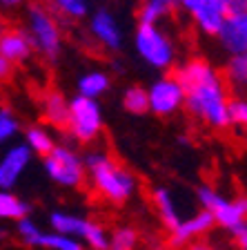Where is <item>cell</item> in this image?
<instances>
[{
  "label": "cell",
  "mask_w": 247,
  "mask_h": 250,
  "mask_svg": "<svg viewBox=\"0 0 247 250\" xmlns=\"http://www.w3.org/2000/svg\"><path fill=\"white\" fill-rule=\"evenodd\" d=\"M31 206L22 199H18L11 190H0V219L2 221H18L27 217Z\"/></svg>",
  "instance_id": "cell-20"
},
{
  "label": "cell",
  "mask_w": 247,
  "mask_h": 250,
  "mask_svg": "<svg viewBox=\"0 0 247 250\" xmlns=\"http://www.w3.org/2000/svg\"><path fill=\"white\" fill-rule=\"evenodd\" d=\"M227 81L232 83V87H238L243 92L247 85V54L241 56H232L227 61Z\"/></svg>",
  "instance_id": "cell-24"
},
{
  "label": "cell",
  "mask_w": 247,
  "mask_h": 250,
  "mask_svg": "<svg viewBox=\"0 0 247 250\" xmlns=\"http://www.w3.org/2000/svg\"><path fill=\"white\" fill-rule=\"evenodd\" d=\"M0 31H5V25H2V18H0Z\"/></svg>",
  "instance_id": "cell-36"
},
{
  "label": "cell",
  "mask_w": 247,
  "mask_h": 250,
  "mask_svg": "<svg viewBox=\"0 0 247 250\" xmlns=\"http://www.w3.org/2000/svg\"><path fill=\"white\" fill-rule=\"evenodd\" d=\"M123 107L129 114H147L150 112V101H147V89L134 85L123 94Z\"/></svg>",
  "instance_id": "cell-23"
},
{
  "label": "cell",
  "mask_w": 247,
  "mask_h": 250,
  "mask_svg": "<svg viewBox=\"0 0 247 250\" xmlns=\"http://www.w3.org/2000/svg\"><path fill=\"white\" fill-rule=\"evenodd\" d=\"M45 172L54 183L62 188H80L85 181V163L67 146H56L45 156Z\"/></svg>",
  "instance_id": "cell-8"
},
{
  "label": "cell",
  "mask_w": 247,
  "mask_h": 250,
  "mask_svg": "<svg viewBox=\"0 0 247 250\" xmlns=\"http://www.w3.org/2000/svg\"><path fill=\"white\" fill-rule=\"evenodd\" d=\"M89 29H92L94 38L103 47H107L109 52H118L120 47H123V29L120 25L116 22L109 11L100 9L92 16V22H89Z\"/></svg>",
  "instance_id": "cell-14"
},
{
  "label": "cell",
  "mask_w": 247,
  "mask_h": 250,
  "mask_svg": "<svg viewBox=\"0 0 247 250\" xmlns=\"http://www.w3.org/2000/svg\"><path fill=\"white\" fill-rule=\"evenodd\" d=\"M36 248H47V250H85V246L78 239L69 237V234L60 232H40L36 241Z\"/></svg>",
  "instance_id": "cell-21"
},
{
  "label": "cell",
  "mask_w": 247,
  "mask_h": 250,
  "mask_svg": "<svg viewBox=\"0 0 247 250\" xmlns=\"http://www.w3.org/2000/svg\"><path fill=\"white\" fill-rule=\"evenodd\" d=\"M154 206H156V210H158L160 221L165 224V228L174 230L176 226L183 221L180 212H178V206H176L174 197H171V192H170V188H165V186L154 188Z\"/></svg>",
  "instance_id": "cell-16"
},
{
  "label": "cell",
  "mask_w": 247,
  "mask_h": 250,
  "mask_svg": "<svg viewBox=\"0 0 247 250\" xmlns=\"http://www.w3.org/2000/svg\"><path fill=\"white\" fill-rule=\"evenodd\" d=\"M25 146L29 147L31 154H40L42 159H45V156L56 147V139H54L52 132L45 130L42 125H31L25 132Z\"/></svg>",
  "instance_id": "cell-19"
},
{
  "label": "cell",
  "mask_w": 247,
  "mask_h": 250,
  "mask_svg": "<svg viewBox=\"0 0 247 250\" xmlns=\"http://www.w3.org/2000/svg\"><path fill=\"white\" fill-rule=\"evenodd\" d=\"M218 41L232 56L247 54V14L225 16L221 29H218Z\"/></svg>",
  "instance_id": "cell-12"
},
{
  "label": "cell",
  "mask_w": 247,
  "mask_h": 250,
  "mask_svg": "<svg viewBox=\"0 0 247 250\" xmlns=\"http://www.w3.org/2000/svg\"><path fill=\"white\" fill-rule=\"evenodd\" d=\"M67 130L80 143L96 141L100 130H103V109H100L98 101L85 99V96H74L69 101Z\"/></svg>",
  "instance_id": "cell-7"
},
{
  "label": "cell",
  "mask_w": 247,
  "mask_h": 250,
  "mask_svg": "<svg viewBox=\"0 0 247 250\" xmlns=\"http://www.w3.org/2000/svg\"><path fill=\"white\" fill-rule=\"evenodd\" d=\"M31 161V152L25 143L11 146L0 159V190H11L22 177Z\"/></svg>",
  "instance_id": "cell-11"
},
{
  "label": "cell",
  "mask_w": 247,
  "mask_h": 250,
  "mask_svg": "<svg viewBox=\"0 0 247 250\" xmlns=\"http://www.w3.org/2000/svg\"><path fill=\"white\" fill-rule=\"evenodd\" d=\"M20 130V121L16 119V114L9 107H0V146L14 139Z\"/></svg>",
  "instance_id": "cell-26"
},
{
  "label": "cell",
  "mask_w": 247,
  "mask_h": 250,
  "mask_svg": "<svg viewBox=\"0 0 247 250\" xmlns=\"http://www.w3.org/2000/svg\"><path fill=\"white\" fill-rule=\"evenodd\" d=\"M167 2H170L171 7H174V5H178V0H167Z\"/></svg>",
  "instance_id": "cell-35"
},
{
  "label": "cell",
  "mask_w": 247,
  "mask_h": 250,
  "mask_svg": "<svg viewBox=\"0 0 247 250\" xmlns=\"http://www.w3.org/2000/svg\"><path fill=\"white\" fill-rule=\"evenodd\" d=\"M109 85H112V81H109L107 74L94 69V72L82 74V76L78 78L76 87H78V96H85V99L98 101V96H103V94L109 89Z\"/></svg>",
  "instance_id": "cell-17"
},
{
  "label": "cell",
  "mask_w": 247,
  "mask_h": 250,
  "mask_svg": "<svg viewBox=\"0 0 247 250\" xmlns=\"http://www.w3.org/2000/svg\"><path fill=\"white\" fill-rule=\"evenodd\" d=\"M225 16H236V14H247V0H221Z\"/></svg>",
  "instance_id": "cell-30"
},
{
  "label": "cell",
  "mask_w": 247,
  "mask_h": 250,
  "mask_svg": "<svg viewBox=\"0 0 247 250\" xmlns=\"http://www.w3.org/2000/svg\"><path fill=\"white\" fill-rule=\"evenodd\" d=\"M54 232L69 234L74 239H78L82 246H89L94 250H107L109 248V234L96 221H89L78 214H67V212H52L49 217Z\"/></svg>",
  "instance_id": "cell-6"
},
{
  "label": "cell",
  "mask_w": 247,
  "mask_h": 250,
  "mask_svg": "<svg viewBox=\"0 0 247 250\" xmlns=\"http://www.w3.org/2000/svg\"><path fill=\"white\" fill-rule=\"evenodd\" d=\"M227 89L225 81L216 69L207 67V72L203 74L194 85L185 89V107L194 119L205 121L209 127L214 130H225L229 127L227 123Z\"/></svg>",
  "instance_id": "cell-1"
},
{
  "label": "cell",
  "mask_w": 247,
  "mask_h": 250,
  "mask_svg": "<svg viewBox=\"0 0 247 250\" xmlns=\"http://www.w3.org/2000/svg\"><path fill=\"white\" fill-rule=\"evenodd\" d=\"M42 112L45 119L56 127H67V116H69V101L58 92H49L42 101Z\"/></svg>",
  "instance_id": "cell-18"
},
{
  "label": "cell",
  "mask_w": 247,
  "mask_h": 250,
  "mask_svg": "<svg viewBox=\"0 0 247 250\" xmlns=\"http://www.w3.org/2000/svg\"><path fill=\"white\" fill-rule=\"evenodd\" d=\"M170 11H171V5L167 0H145L138 11V21L140 25H156Z\"/></svg>",
  "instance_id": "cell-22"
},
{
  "label": "cell",
  "mask_w": 247,
  "mask_h": 250,
  "mask_svg": "<svg viewBox=\"0 0 247 250\" xmlns=\"http://www.w3.org/2000/svg\"><path fill=\"white\" fill-rule=\"evenodd\" d=\"M16 230H18V237H20L27 246H34V248H36V241L42 230L38 228V224L34 219H29V217L18 219V221H16Z\"/></svg>",
  "instance_id": "cell-28"
},
{
  "label": "cell",
  "mask_w": 247,
  "mask_h": 250,
  "mask_svg": "<svg viewBox=\"0 0 247 250\" xmlns=\"http://www.w3.org/2000/svg\"><path fill=\"white\" fill-rule=\"evenodd\" d=\"M229 234L234 237L238 250H247V221H243V224H238L236 228H232L229 230Z\"/></svg>",
  "instance_id": "cell-31"
},
{
  "label": "cell",
  "mask_w": 247,
  "mask_h": 250,
  "mask_svg": "<svg viewBox=\"0 0 247 250\" xmlns=\"http://www.w3.org/2000/svg\"><path fill=\"white\" fill-rule=\"evenodd\" d=\"M138 56L154 69H170L174 65L176 49L170 36L156 25H138L134 36Z\"/></svg>",
  "instance_id": "cell-4"
},
{
  "label": "cell",
  "mask_w": 247,
  "mask_h": 250,
  "mask_svg": "<svg viewBox=\"0 0 247 250\" xmlns=\"http://www.w3.org/2000/svg\"><path fill=\"white\" fill-rule=\"evenodd\" d=\"M138 246V234L129 226H120L109 234V248L107 250H136Z\"/></svg>",
  "instance_id": "cell-25"
},
{
  "label": "cell",
  "mask_w": 247,
  "mask_h": 250,
  "mask_svg": "<svg viewBox=\"0 0 247 250\" xmlns=\"http://www.w3.org/2000/svg\"><path fill=\"white\" fill-rule=\"evenodd\" d=\"M85 174H89L96 192L112 203H125L136 194V177L107 152H89L85 159Z\"/></svg>",
  "instance_id": "cell-2"
},
{
  "label": "cell",
  "mask_w": 247,
  "mask_h": 250,
  "mask_svg": "<svg viewBox=\"0 0 247 250\" xmlns=\"http://www.w3.org/2000/svg\"><path fill=\"white\" fill-rule=\"evenodd\" d=\"M190 250H218V248H214L211 244H205V241H194L190 246Z\"/></svg>",
  "instance_id": "cell-33"
},
{
  "label": "cell",
  "mask_w": 247,
  "mask_h": 250,
  "mask_svg": "<svg viewBox=\"0 0 247 250\" xmlns=\"http://www.w3.org/2000/svg\"><path fill=\"white\" fill-rule=\"evenodd\" d=\"M214 219H211L209 212L201 210V212H196L194 217L190 219H183L174 230H171V246L174 248H183L187 244H194V239L207 234L209 230H214Z\"/></svg>",
  "instance_id": "cell-13"
},
{
  "label": "cell",
  "mask_w": 247,
  "mask_h": 250,
  "mask_svg": "<svg viewBox=\"0 0 247 250\" xmlns=\"http://www.w3.org/2000/svg\"><path fill=\"white\" fill-rule=\"evenodd\" d=\"M198 201H201L203 210L211 214L214 224L225 228L227 232L232 228H236L238 224L247 221V199L238 197V199H225L216 188L211 186H201L198 188Z\"/></svg>",
  "instance_id": "cell-5"
},
{
  "label": "cell",
  "mask_w": 247,
  "mask_h": 250,
  "mask_svg": "<svg viewBox=\"0 0 247 250\" xmlns=\"http://www.w3.org/2000/svg\"><path fill=\"white\" fill-rule=\"evenodd\" d=\"M11 72H14V65H9L5 58L0 56V83H5L7 78L11 76Z\"/></svg>",
  "instance_id": "cell-32"
},
{
  "label": "cell",
  "mask_w": 247,
  "mask_h": 250,
  "mask_svg": "<svg viewBox=\"0 0 247 250\" xmlns=\"http://www.w3.org/2000/svg\"><path fill=\"white\" fill-rule=\"evenodd\" d=\"M147 101H150V112H154L156 116H171L183 107L185 92L176 83L174 76H165L152 83V87L147 89Z\"/></svg>",
  "instance_id": "cell-9"
},
{
  "label": "cell",
  "mask_w": 247,
  "mask_h": 250,
  "mask_svg": "<svg viewBox=\"0 0 247 250\" xmlns=\"http://www.w3.org/2000/svg\"><path fill=\"white\" fill-rule=\"evenodd\" d=\"M29 31L27 36L31 41L34 52H38L42 58L49 62H56L62 49V34L58 29V22L54 21V16L40 5L29 7V18H27Z\"/></svg>",
  "instance_id": "cell-3"
},
{
  "label": "cell",
  "mask_w": 247,
  "mask_h": 250,
  "mask_svg": "<svg viewBox=\"0 0 247 250\" xmlns=\"http://www.w3.org/2000/svg\"><path fill=\"white\" fill-rule=\"evenodd\" d=\"M178 2L194 16L201 31H205L207 36H216L225 21V9L221 0H178Z\"/></svg>",
  "instance_id": "cell-10"
},
{
  "label": "cell",
  "mask_w": 247,
  "mask_h": 250,
  "mask_svg": "<svg viewBox=\"0 0 247 250\" xmlns=\"http://www.w3.org/2000/svg\"><path fill=\"white\" fill-rule=\"evenodd\" d=\"M227 123L236 125V127H245L247 123V101L243 96H234L227 101Z\"/></svg>",
  "instance_id": "cell-27"
},
{
  "label": "cell",
  "mask_w": 247,
  "mask_h": 250,
  "mask_svg": "<svg viewBox=\"0 0 247 250\" xmlns=\"http://www.w3.org/2000/svg\"><path fill=\"white\" fill-rule=\"evenodd\" d=\"M0 56L5 58L9 65H18V62H27L34 56V47L27 36V31L11 29V31H0Z\"/></svg>",
  "instance_id": "cell-15"
},
{
  "label": "cell",
  "mask_w": 247,
  "mask_h": 250,
  "mask_svg": "<svg viewBox=\"0 0 247 250\" xmlns=\"http://www.w3.org/2000/svg\"><path fill=\"white\" fill-rule=\"evenodd\" d=\"M54 7L69 18H85L87 16V2L85 0H52Z\"/></svg>",
  "instance_id": "cell-29"
},
{
  "label": "cell",
  "mask_w": 247,
  "mask_h": 250,
  "mask_svg": "<svg viewBox=\"0 0 247 250\" xmlns=\"http://www.w3.org/2000/svg\"><path fill=\"white\" fill-rule=\"evenodd\" d=\"M0 5L2 7H18V5H22V0H0Z\"/></svg>",
  "instance_id": "cell-34"
}]
</instances>
